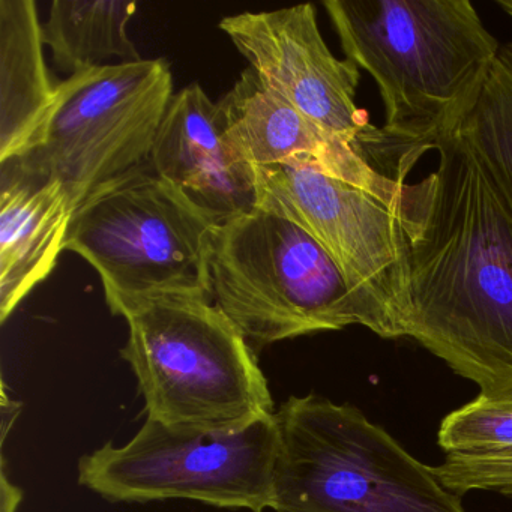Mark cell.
Here are the masks:
<instances>
[{
	"label": "cell",
	"mask_w": 512,
	"mask_h": 512,
	"mask_svg": "<svg viewBox=\"0 0 512 512\" xmlns=\"http://www.w3.org/2000/svg\"><path fill=\"white\" fill-rule=\"evenodd\" d=\"M32 0H0V163L31 154L52 113L56 88L44 61Z\"/></svg>",
	"instance_id": "5bb4252c"
},
{
	"label": "cell",
	"mask_w": 512,
	"mask_h": 512,
	"mask_svg": "<svg viewBox=\"0 0 512 512\" xmlns=\"http://www.w3.org/2000/svg\"><path fill=\"white\" fill-rule=\"evenodd\" d=\"M0 322L43 283L65 251L74 206L64 185L2 167Z\"/></svg>",
	"instance_id": "4fadbf2b"
},
{
	"label": "cell",
	"mask_w": 512,
	"mask_h": 512,
	"mask_svg": "<svg viewBox=\"0 0 512 512\" xmlns=\"http://www.w3.org/2000/svg\"><path fill=\"white\" fill-rule=\"evenodd\" d=\"M218 26L269 91L349 142L373 166L395 155L412 169L415 158L356 104L361 70L326 46L314 5L236 14Z\"/></svg>",
	"instance_id": "30bf717a"
},
{
	"label": "cell",
	"mask_w": 512,
	"mask_h": 512,
	"mask_svg": "<svg viewBox=\"0 0 512 512\" xmlns=\"http://www.w3.org/2000/svg\"><path fill=\"white\" fill-rule=\"evenodd\" d=\"M124 319L121 358L136 376L146 418L176 430L230 434L275 416L256 353L212 299L160 296Z\"/></svg>",
	"instance_id": "3957f363"
},
{
	"label": "cell",
	"mask_w": 512,
	"mask_h": 512,
	"mask_svg": "<svg viewBox=\"0 0 512 512\" xmlns=\"http://www.w3.org/2000/svg\"><path fill=\"white\" fill-rule=\"evenodd\" d=\"M458 130L473 146L512 208V43L499 55Z\"/></svg>",
	"instance_id": "e0dca14e"
},
{
	"label": "cell",
	"mask_w": 512,
	"mask_h": 512,
	"mask_svg": "<svg viewBox=\"0 0 512 512\" xmlns=\"http://www.w3.org/2000/svg\"><path fill=\"white\" fill-rule=\"evenodd\" d=\"M217 104L224 136L239 164H304L385 199L403 196L406 179L377 169L349 142L269 91L251 68Z\"/></svg>",
	"instance_id": "8fae6325"
},
{
	"label": "cell",
	"mask_w": 512,
	"mask_h": 512,
	"mask_svg": "<svg viewBox=\"0 0 512 512\" xmlns=\"http://www.w3.org/2000/svg\"><path fill=\"white\" fill-rule=\"evenodd\" d=\"M212 302L251 349L373 320L328 251L298 224L254 208L221 221L209 248Z\"/></svg>",
	"instance_id": "5b68a950"
},
{
	"label": "cell",
	"mask_w": 512,
	"mask_h": 512,
	"mask_svg": "<svg viewBox=\"0 0 512 512\" xmlns=\"http://www.w3.org/2000/svg\"><path fill=\"white\" fill-rule=\"evenodd\" d=\"M136 10V2L121 0H56L43 26L44 46L70 76L106 67L110 59L142 61L127 32Z\"/></svg>",
	"instance_id": "2e32d148"
},
{
	"label": "cell",
	"mask_w": 512,
	"mask_h": 512,
	"mask_svg": "<svg viewBox=\"0 0 512 512\" xmlns=\"http://www.w3.org/2000/svg\"><path fill=\"white\" fill-rule=\"evenodd\" d=\"M253 169L256 208L307 230L367 308L374 334L401 338L410 284L403 196L385 199L304 164Z\"/></svg>",
	"instance_id": "9c48e42d"
},
{
	"label": "cell",
	"mask_w": 512,
	"mask_h": 512,
	"mask_svg": "<svg viewBox=\"0 0 512 512\" xmlns=\"http://www.w3.org/2000/svg\"><path fill=\"white\" fill-rule=\"evenodd\" d=\"M346 59L385 106L383 131L419 160L460 127L499 55L469 0H328Z\"/></svg>",
	"instance_id": "7a4b0ae2"
},
{
	"label": "cell",
	"mask_w": 512,
	"mask_h": 512,
	"mask_svg": "<svg viewBox=\"0 0 512 512\" xmlns=\"http://www.w3.org/2000/svg\"><path fill=\"white\" fill-rule=\"evenodd\" d=\"M496 4L512 19V0H497Z\"/></svg>",
	"instance_id": "ac0fdd59"
},
{
	"label": "cell",
	"mask_w": 512,
	"mask_h": 512,
	"mask_svg": "<svg viewBox=\"0 0 512 512\" xmlns=\"http://www.w3.org/2000/svg\"><path fill=\"white\" fill-rule=\"evenodd\" d=\"M217 224L149 163L77 206L64 248L98 272L110 313L124 317L160 296L212 299L209 248Z\"/></svg>",
	"instance_id": "8992f818"
},
{
	"label": "cell",
	"mask_w": 512,
	"mask_h": 512,
	"mask_svg": "<svg viewBox=\"0 0 512 512\" xmlns=\"http://www.w3.org/2000/svg\"><path fill=\"white\" fill-rule=\"evenodd\" d=\"M151 164L217 223L256 208L254 169L233 157L218 104L199 83L173 95Z\"/></svg>",
	"instance_id": "7c38bea8"
},
{
	"label": "cell",
	"mask_w": 512,
	"mask_h": 512,
	"mask_svg": "<svg viewBox=\"0 0 512 512\" xmlns=\"http://www.w3.org/2000/svg\"><path fill=\"white\" fill-rule=\"evenodd\" d=\"M437 443L445 458L434 472L449 491L512 497V397L478 395L452 410L440 424Z\"/></svg>",
	"instance_id": "9a60e30c"
},
{
	"label": "cell",
	"mask_w": 512,
	"mask_h": 512,
	"mask_svg": "<svg viewBox=\"0 0 512 512\" xmlns=\"http://www.w3.org/2000/svg\"><path fill=\"white\" fill-rule=\"evenodd\" d=\"M277 421L239 433L176 430L146 418L130 442L83 455L77 481L113 503L193 500L223 509L265 512L274 503Z\"/></svg>",
	"instance_id": "ba28073f"
},
{
	"label": "cell",
	"mask_w": 512,
	"mask_h": 512,
	"mask_svg": "<svg viewBox=\"0 0 512 512\" xmlns=\"http://www.w3.org/2000/svg\"><path fill=\"white\" fill-rule=\"evenodd\" d=\"M439 164L404 185L412 338L482 397H512V208L461 131L434 146Z\"/></svg>",
	"instance_id": "6da1fadb"
},
{
	"label": "cell",
	"mask_w": 512,
	"mask_h": 512,
	"mask_svg": "<svg viewBox=\"0 0 512 512\" xmlns=\"http://www.w3.org/2000/svg\"><path fill=\"white\" fill-rule=\"evenodd\" d=\"M275 512H466L460 496L358 407L292 395L277 412Z\"/></svg>",
	"instance_id": "277c9868"
},
{
	"label": "cell",
	"mask_w": 512,
	"mask_h": 512,
	"mask_svg": "<svg viewBox=\"0 0 512 512\" xmlns=\"http://www.w3.org/2000/svg\"><path fill=\"white\" fill-rule=\"evenodd\" d=\"M173 95L163 59L80 71L58 83L31 154L8 164L23 175L61 182L76 211L98 188L151 163Z\"/></svg>",
	"instance_id": "52a82bcc"
}]
</instances>
